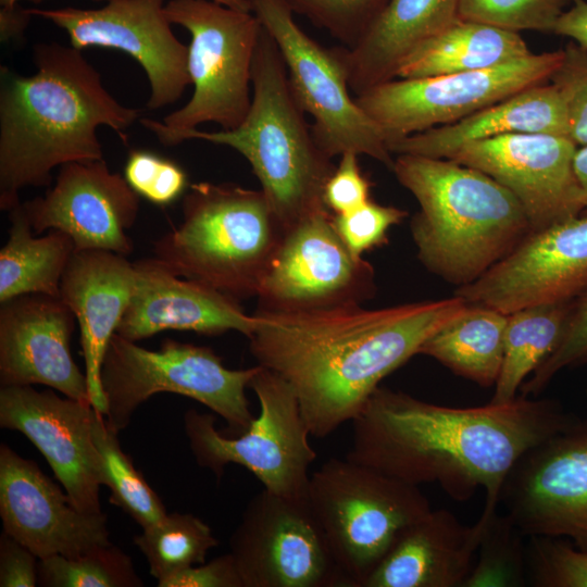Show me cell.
<instances>
[{
	"label": "cell",
	"mask_w": 587,
	"mask_h": 587,
	"mask_svg": "<svg viewBox=\"0 0 587 587\" xmlns=\"http://www.w3.org/2000/svg\"><path fill=\"white\" fill-rule=\"evenodd\" d=\"M576 419L555 399L453 408L379 386L352 420L347 458L411 485L437 483L458 501L482 488L480 515L490 516L516 462Z\"/></svg>",
	"instance_id": "cell-1"
},
{
	"label": "cell",
	"mask_w": 587,
	"mask_h": 587,
	"mask_svg": "<svg viewBox=\"0 0 587 587\" xmlns=\"http://www.w3.org/2000/svg\"><path fill=\"white\" fill-rule=\"evenodd\" d=\"M460 296L382 309L258 308L249 349L295 392L311 436H329L363 410L380 382L466 308Z\"/></svg>",
	"instance_id": "cell-2"
},
{
	"label": "cell",
	"mask_w": 587,
	"mask_h": 587,
	"mask_svg": "<svg viewBox=\"0 0 587 587\" xmlns=\"http://www.w3.org/2000/svg\"><path fill=\"white\" fill-rule=\"evenodd\" d=\"M36 73L1 66L0 208L18 205L26 187L49 186L52 171L72 162L103 159L97 135L108 126L123 133L139 111L120 103L82 50L60 43L34 49Z\"/></svg>",
	"instance_id": "cell-3"
},
{
	"label": "cell",
	"mask_w": 587,
	"mask_h": 587,
	"mask_svg": "<svg viewBox=\"0 0 587 587\" xmlns=\"http://www.w3.org/2000/svg\"><path fill=\"white\" fill-rule=\"evenodd\" d=\"M391 172L420 204L411 221L419 260L457 288L478 279L534 233L519 200L479 170L398 154Z\"/></svg>",
	"instance_id": "cell-4"
},
{
	"label": "cell",
	"mask_w": 587,
	"mask_h": 587,
	"mask_svg": "<svg viewBox=\"0 0 587 587\" xmlns=\"http://www.w3.org/2000/svg\"><path fill=\"white\" fill-rule=\"evenodd\" d=\"M304 114L280 51L262 26L252 64V101L242 123L230 130L182 132L168 146L199 139L238 151L250 163L273 212L288 232L327 209L324 186L336 167L316 143Z\"/></svg>",
	"instance_id": "cell-5"
},
{
	"label": "cell",
	"mask_w": 587,
	"mask_h": 587,
	"mask_svg": "<svg viewBox=\"0 0 587 587\" xmlns=\"http://www.w3.org/2000/svg\"><path fill=\"white\" fill-rule=\"evenodd\" d=\"M286 230L264 192L234 184H192L180 225L153 245L178 276L237 300L257 297Z\"/></svg>",
	"instance_id": "cell-6"
},
{
	"label": "cell",
	"mask_w": 587,
	"mask_h": 587,
	"mask_svg": "<svg viewBox=\"0 0 587 587\" xmlns=\"http://www.w3.org/2000/svg\"><path fill=\"white\" fill-rule=\"evenodd\" d=\"M308 501L347 586L362 587L400 533L432 508L419 486L332 458L310 475Z\"/></svg>",
	"instance_id": "cell-7"
},
{
	"label": "cell",
	"mask_w": 587,
	"mask_h": 587,
	"mask_svg": "<svg viewBox=\"0 0 587 587\" xmlns=\"http://www.w3.org/2000/svg\"><path fill=\"white\" fill-rule=\"evenodd\" d=\"M165 13L191 36L188 73L193 92L162 122L143 117L140 123L164 146L203 123H215L223 130L238 127L252 101V64L262 24L253 12L213 0H170Z\"/></svg>",
	"instance_id": "cell-8"
},
{
	"label": "cell",
	"mask_w": 587,
	"mask_h": 587,
	"mask_svg": "<svg viewBox=\"0 0 587 587\" xmlns=\"http://www.w3.org/2000/svg\"><path fill=\"white\" fill-rule=\"evenodd\" d=\"M258 369L230 370L204 346L165 339L158 350H149L115 333L101 369L104 417L120 433L151 396L173 392L205 405L239 435L254 417L246 388Z\"/></svg>",
	"instance_id": "cell-9"
},
{
	"label": "cell",
	"mask_w": 587,
	"mask_h": 587,
	"mask_svg": "<svg viewBox=\"0 0 587 587\" xmlns=\"http://www.w3.org/2000/svg\"><path fill=\"white\" fill-rule=\"evenodd\" d=\"M259 365V364H258ZM259 413L239 435L227 437L215 416L188 410L184 428L196 462L221 478L227 464L250 471L264 489L284 497H307L309 469L316 458L295 392L279 375L259 365L250 386Z\"/></svg>",
	"instance_id": "cell-10"
},
{
	"label": "cell",
	"mask_w": 587,
	"mask_h": 587,
	"mask_svg": "<svg viewBox=\"0 0 587 587\" xmlns=\"http://www.w3.org/2000/svg\"><path fill=\"white\" fill-rule=\"evenodd\" d=\"M248 1L280 51L291 90L312 116V134L322 151L330 159L349 151L364 154L391 171L395 158L380 128L350 95L338 49L311 38L283 0Z\"/></svg>",
	"instance_id": "cell-11"
},
{
	"label": "cell",
	"mask_w": 587,
	"mask_h": 587,
	"mask_svg": "<svg viewBox=\"0 0 587 587\" xmlns=\"http://www.w3.org/2000/svg\"><path fill=\"white\" fill-rule=\"evenodd\" d=\"M563 49L448 75L394 78L354 96L387 143L458 122L526 88L548 83Z\"/></svg>",
	"instance_id": "cell-12"
},
{
	"label": "cell",
	"mask_w": 587,
	"mask_h": 587,
	"mask_svg": "<svg viewBox=\"0 0 587 587\" xmlns=\"http://www.w3.org/2000/svg\"><path fill=\"white\" fill-rule=\"evenodd\" d=\"M229 547L243 587L347 586L308 497L258 492Z\"/></svg>",
	"instance_id": "cell-13"
},
{
	"label": "cell",
	"mask_w": 587,
	"mask_h": 587,
	"mask_svg": "<svg viewBox=\"0 0 587 587\" xmlns=\"http://www.w3.org/2000/svg\"><path fill=\"white\" fill-rule=\"evenodd\" d=\"M376 292L373 265L354 257L323 210L286 232L258 292V308L310 311L363 304Z\"/></svg>",
	"instance_id": "cell-14"
},
{
	"label": "cell",
	"mask_w": 587,
	"mask_h": 587,
	"mask_svg": "<svg viewBox=\"0 0 587 587\" xmlns=\"http://www.w3.org/2000/svg\"><path fill=\"white\" fill-rule=\"evenodd\" d=\"M500 503L525 536L587 548V419L528 450L508 474Z\"/></svg>",
	"instance_id": "cell-15"
},
{
	"label": "cell",
	"mask_w": 587,
	"mask_h": 587,
	"mask_svg": "<svg viewBox=\"0 0 587 587\" xmlns=\"http://www.w3.org/2000/svg\"><path fill=\"white\" fill-rule=\"evenodd\" d=\"M27 10L63 29L76 49H116L135 59L149 80V110L175 103L191 84L188 47L174 35L164 0H113L100 9Z\"/></svg>",
	"instance_id": "cell-16"
},
{
	"label": "cell",
	"mask_w": 587,
	"mask_h": 587,
	"mask_svg": "<svg viewBox=\"0 0 587 587\" xmlns=\"http://www.w3.org/2000/svg\"><path fill=\"white\" fill-rule=\"evenodd\" d=\"M577 148L566 136L514 133L467 142L448 159L479 170L505 187L535 233L586 210L574 171Z\"/></svg>",
	"instance_id": "cell-17"
},
{
	"label": "cell",
	"mask_w": 587,
	"mask_h": 587,
	"mask_svg": "<svg viewBox=\"0 0 587 587\" xmlns=\"http://www.w3.org/2000/svg\"><path fill=\"white\" fill-rule=\"evenodd\" d=\"M587 290V216L529 235L475 282L455 288L469 303L504 314L569 302Z\"/></svg>",
	"instance_id": "cell-18"
},
{
	"label": "cell",
	"mask_w": 587,
	"mask_h": 587,
	"mask_svg": "<svg viewBox=\"0 0 587 587\" xmlns=\"http://www.w3.org/2000/svg\"><path fill=\"white\" fill-rule=\"evenodd\" d=\"M96 411L90 402L60 397L51 389H0V426L25 435L45 457L74 505L88 514L103 513L102 458L92 437Z\"/></svg>",
	"instance_id": "cell-19"
},
{
	"label": "cell",
	"mask_w": 587,
	"mask_h": 587,
	"mask_svg": "<svg viewBox=\"0 0 587 587\" xmlns=\"http://www.w3.org/2000/svg\"><path fill=\"white\" fill-rule=\"evenodd\" d=\"M21 205L35 234L61 230L75 250L133 251L127 230L136 222L139 196L103 159L62 165L43 196Z\"/></svg>",
	"instance_id": "cell-20"
},
{
	"label": "cell",
	"mask_w": 587,
	"mask_h": 587,
	"mask_svg": "<svg viewBox=\"0 0 587 587\" xmlns=\"http://www.w3.org/2000/svg\"><path fill=\"white\" fill-rule=\"evenodd\" d=\"M0 516L3 532L38 559L74 557L111 544L104 513L79 511L33 461L0 446Z\"/></svg>",
	"instance_id": "cell-21"
},
{
	"label": "cell",
	"mask_w": 587,
	"mask_h": 587,
	"mask_svg": "<svg viewBox=\"0 0 587 587\" xmlns=\"http://www.w3.org/2000/svg\"><path fill=\"white\" fill-rule=\"evenodd\" d=\"M75 320L59 297L46 294H27L2 302L1 386L39 384L90 402L86 374L70 349Z\"/></svg>",
	"instance_id": "cell-22"
},
{
	"label": "cell",
	"mask_w": 587,
	"mask_h": 587,
	"mask_svg": "<svg viewBox=\"0 0 587 587\" xmlns=\"http://www.w3.org/2000/svg\"><path fill=\"white\" fill-rule=\"evenodd\" d=\"M135 282L116 334L138 341L164 330L218 335L228 330L247 338L254 317L239 300L189 278L183 279L154 257L134 263Z\"/></svg>",
	"instance_id": "cell-23"
},
{
	"label": "cell",
	"mask_w": 587,
	"mask_h": 587,
	"mask_svg": "<svg viewBox=\"0 0 587 587\" xmlns=\"http://www.w3.org/2000/svg\"><path fill=\"white\" fill-rule=\"evenodd\" d=\"M134 282V263L126 255L100 249L75 250L61 279L60 299L79 326L90 402L103 415L107 400L101 369L129 303Z\"/></svg>",
	"instance_id": "cell-24"
},
{
	"label": "cell",
	"mask_w": 587,
	"mask_h": 587,
	"mask_svg": "<svg viewBox=\"0 0 587 587\" xmlns=\"http://www.w3.org/2000/svg\"><path fill=\"white\" fill-rule=\"evenodd\" d=\"M483 530L447 509L430 510L407 526L362 587H463Z\"/></svg>",
	"instance_id": "cell-25"
},
{
	"label": "cell",
	"mask_w": 587,
	"mask_h": 587,
	"mask_svg": "<svg viewBox=\"0 0 587 587\" xmlns=\"http://www.w3.org/2000/svg\"><path fill=\"white\" fill-rule=\"evenodd\" d=\"M514 133L569 137L565 104L552 83L526 88L458 122L391 141L388 148L397 155L448 159L467 142Z\"/></svg>",
	"instance_id": "cell-26"
},
{
	"label": "cell",
	"mask_w": 587,
	"mask_h": 587,
	"mask_svg": "<svg viewBox=\"0 0 587 587\" xmlns=\"http://www.w3.org/2000/svg\"><path fill=\"white\" fill-rule=\"evenodd\" d=\"M459 1L388 0L352 47L338 48L351 92L394 79L415 47L459 18Z\"/></svg>",
	"instance_id": "cell-27"
},
{
	"label": "cell",
	"mask_w": 587,
	"mask_h": 587,
	"mask_svg": "<svg viewBox=\"0 0 587 587\" xmlns=\"http://www.w3.org/2000/svg\"><path fill=\"white\" fill-rule=\"evenodd\" d=\"M530 53L519 33L458 18L415 47L398 65L395 78L477 71Z\"/></svg>",
	"instance_id": "cell-28"
},
{
	"label": "cell",
	"mask_w": 587,
	"mask_h": 587,
	"mask_svg": "<svg viewBox=\"0 0 587 587\" xmlns=\"http://www.w3.org/2000/svg\"><path fill=\"white\" fill-rule=\"evenodd\" d=\"M507 322L508 314L469 303L425 340L419 354L483 387L495 386L503 361Z\"/></svg>",
	"instance_id": "cell-29"
},
{
	"label": "cell",
	"mask_w": 587,
	"mask_h": 587,
	"mask_svg": "<svg viewBox=\"0 0 587 587\" xmlns=\"http://www.w3.org/2000/svg\"><path fill=\"white\" fill-rule=\"evenodd\" d=\"M10 212L9 239L0 250V302L27 294L60 298V285L75 251L58 229L36 237L21 203Z\"/></svg>",
	"instance_id": "cell-30"
},
{
	"label": "cell",
	"mask_w": 587,
	"mask_h": 587,
	"mask_svg": "<svg viewBox=\"0 0 587 587\" xmlns=\"http://www.w3.org/2000/svg\"><path fill=\"white\" fill-rule=\"evenodd\" d=\"M572 301L533 305L508 314L503 361L490 402L515 399L524 382L554 351Z\"/></svg>",
	"instance_id": "cell-31"
},
{
	"label": "cell",
	"mask_w": 587,
	"mask_h": 587,
	"mask_svg": "<svg viewBox=\"0 0 587 587\" xmlns=\"http://www.w3.org/2000/svg\"><path fill=\"white\" fill-rule=\"evenodd\" d=\"M118 432L96 411L92 424L95 445L102 458V486L110 489V502L121 508L141 528L161 521L166 514L159 495L122 450Z\"/></svg>",
	"instance_id": "cell-32"
},
{
	"label": "cell",
	"mask_w": 587,
	"mask_h": 587,
	"mask_svg": "<svg viewBox=\"0 0 587 587\" xmlns=\"http://www.w3.org/2000/svg\"><path fill=\"white\" fill-rule=\"evenodd\" d=\"M134 544L146 557L150 574L161 580L183 569L204 563L218 540L198 516L173 512L142 528V533L134 537Z\"/></svg>",
	"instance_id": "cell-33"
},
{
	"label": "cell",
	"mask_w": 587,
	"mask_h": 587,
	"mask_svg": "<svg viewBox=\"0 0 587 587\" xmlns=\"http://www.w3.org/2000/svg\"><path fill=\"white\" fill-rule=\"evenodd\" d=\"M483 524L475 561L463 587L527 586V538L508 513L498 511Z\"/></svg>",
	"instance_id": "cell-34"
},
{
	"label": "cell",
	"mask_w": 587,
	"mask_h": 587,
	"mask_svg": "<svg viewBox=\"0 0 587 587\" xmlns=\"http://www.w3.org/2000/svg\"><path fill=\"white\" fill-rule=\"evenodd\" d=\"M38 585L43 587H140L130 558L116 546L96 547L82 554L38 560Z\"/></svg>",
	"instance_id": "cell-35"
},
{
	"label": "cell",
	"mask_w": 587,
	"mask_h": 587,
	"mask_svg": "<svg viewBox=\"0 0 587 587\" xmlns=\"http://www.w3.org/2000/svg\"><path fill=\"white\" fill-rule=\"evenodd\" d=\"M575 0H460L458 16L520 33H553L564 8Z\"/></svg>",
	"instance_id": "cell-36"
},
{
	"label": "cell",
	"mask_w": 587,
	"mask_h": 587,
	"mask_svg": "<svg viewBox=\"0 0 587 587\" xmlns=\"http://www.w3.org/2000/svg\"><path fill=\"white\" fill-rule=\"evenodd\" d=\"M527 538V585L587 587V548L577 547L562 537Z\"/></svg>",
	"instance_id": "cell-37"
},
{
	"label": "cell",
	"mask_w": 587,
	"mask_h": 587,
	"mask_svg": "<svg viewBox=\"0 0 587 587\" xmlns=\"http://www.w3.org/2000/svg\"><path fill=\"white\" fill-rule=\"evenodd\" d=\"M295 14L352 47L388 0H283Z\"/></svg>",
	"instance_id": "cell-38"
},
{
	"label": "cell",
	"mask_w": 587,
	"mask_h": 587,
	"mask_svg": "<svg viewBox=\"0 0 587 587\" xmlns=\"http://www.w3.org/2000/svg\"><path fill=\"white\" fill-rule=\"evenodd\" d=\"M587 363V290L572 301L563 336L554 351L524 382L523 397L538 396L563 369Z\"/></svg>",
	"instance_id": "cell-39"
},
{
	"label": "cell",
	"mask_w": 587,
	"mask_h": 587,
	"mask_svg": "<svg viewBox=\"0 0 587 587\" xmlns=\"http://www.w3.org/2000/svg\"><path fill=\"white\" fill-rule=\"evenodd\" d=\"M124 177L138 196L162 207L174 202L188 183L178 164L145 150L129 153Z\"/></svg>",
	"instance_id": "cell-40"
},
{
	"label": "cell",
	"mask_w": 587,
	"mask_h": 587,
	"mask_svg": "<svg viewBox=\"0 0 587 587\" xmlns=\"http://www.w3.org/2000/svg\"><path fill=\"white\" fill-rule=\"evenodd\" d=\"M407 212L369 200L344 214H333V225L347 247L357 258L387 242L389 229L401 223Z\"/></svg>",
	"instance_id": "cell-41"
},
{
	"label": "cell",
	"mask_w": 587,
	"mask_h": 587,
	"mask_svg": "<svg viewBox=\"0 0 587 587\" xmlns=\"http://www.w3.org/2000/svg\"><path fill=\"white\" fill-rule=\"evenodd\" d=\"M565 104L569 138L577 146L587 145V49L571 41L563 48V59L550 80Z\"/></svg>",
	"instance_id": "cell-42"
},
{
	"label": "cell",
	"mask_w": 587,
	"mask_h": 587,
	"mask_svg": "<svg viewBox=\"0 0 587 587\" xmlns=\"http://www.w3.org/2000/svg\"><path fill=\"white\" fill-rule=\"evenodd\" d=\"M358 154L345 152L327 179L323 200L333 214H344L370 200L371 182L363 175Z\"/></svg>",
	"instance_id": "cell-43"
},
{
	"label": "cell",
	"mask_w": 587,
	"mask_h": 587,
	"mask_svg": "<svg viewBox=\"0 0 587 587\" xmlns=\"http://www.w3.org/2000/svg\"><path fill=\"white\" fill-rule=\"evenodd\" d=\"M159 587H243L230 552L201 564L183 569L161 580Z\"/></svg>",
	"instance_id": "cell-44"
},
{
	"label": "cell",
	"mask_w": 587,
	"mask_h": 587,
	"mask_svg": "<svg viewBox=\"0 0 587 587\" xmlns=\"http://www.w3.org/2000/svg\"><path fill=\"white\" fill-rule=\"evenodd\" d=\"M38 560L28 548L3 532L0 537V586H37Z\"/></svg>",
	"instance_id": "cell-45"
},
{
	"label": "cell",
	"mask_w": 587,
	"mask_h": 587,
	"mask_svg": "<svg viewBox=\"0 0 587 587\" xmlns=\"http://www.w3.org/2000/svg\"><path fill=\"white\" fill-rule=\"evenodd\" d=\"M553 34L569 37L587 49V1L575 0L558 18Z\"/></svg>",
	"instance_id": "cell-46"
},
{
	"label": "cell",
	"mask_w": 587,
	"mask_h": 587,
	"mask_svg": "<svg viewBox=\"0 0 587 587\" xmlns=\"http://www.w3.org/2000/svg\"><path fill=\"white\" fill-rule=\"evenodd\" d=\"M33 15L27 9L18 4L1 7L0 9V39L2 42L23 39L24 32Z\"/></svg>",
	"instance_id": "cell-47"
},
{
	"label": "cell",
	"mask_w": 587,
	"mask_h": 587,
	"mask_svg": "<svg viewBox=\"0 0 587 587\" xmlns=\"http://www.w3.org/2000/svg\"><path fill=\"white\" fill-rule=\"evenodd\" d=\"M574 171L587 209V145L577 148L574 157Z\"/></svg>",
	"instance_id": "cell-48"
},
{
	"label": "cell",
	"mask_w": 587,
	"mask_h": 587,
	"mask_svg": "<svg viewBox=\"0 0 587 587\" xmlns=\"http://www.w3.org/2000/svg\"><path fill=\"white\" fill-rule=\"evenodd\" d=\"M223 5L245 12H252L248 0H213Z\"/></svg>",
	"instance_id": "cell-49"
},
{
	"label": "cell",
	"mask_w": 587,
	"mask_h": 587,
	"mask_svg": "<svg viewBox=\"0 0 587 587\" xmlns=\"http://www.w3.org/2000/svg\"><path fill=\"white\" fill-rule=\"evenodd\" d=\"M21 0H0V5L1 7H10V5H15V4H18ZM27 1H32L33 3H40L41 1L43 0H27ZM95 1H105V2H110V1H113V0H95Z\"/></svg>",
	"instance_id": "cell-50"
},
{
	"label": "cell",
	"mask_w": 587,
	"mask_h": 587,
	"mask_svg": "<svg viewBox=\"0 0 587 587\" xmlns=\"http://www.w3.org/2000/svg\"><path fill=\"white\" fill-rule=\"evenodd\" d=\"M586 394H587V388H586Z\"/></svg>",
	"instance_id": "cell-51"
}]
</instances>
